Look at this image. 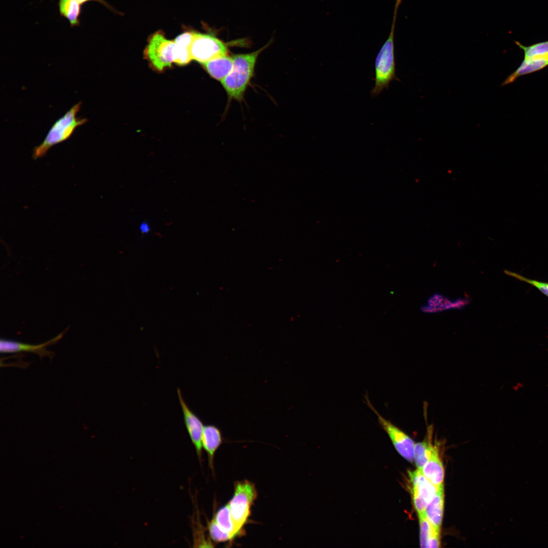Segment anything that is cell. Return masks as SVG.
Here are the masks:
<instances>
[{
    "mask_svg": "<svg viewBox=\"0 0 548 548\" xmlns=\"http://www.w3.org/2000/svg\"><path fill=\"white\" fill-rule=\"evenodd\" d=\"M443 485L439 487L432 500L427 505L425 515L429 521L441 531L444 508Z\"/></svg>",
    "mask_w": 548,
    "mask_h": 548,
    "instance_id": "2e32d148",
    "label": "cell"
},
{
    "mask_svg": "<svg viewBox=\"0 0 548 548\" xmlns=\"http://www.w3.org/2000/svg\"><path fill=\"white\" fill-rule=\"evenodd\" d=\"M67 328L53 338L41 344L30 345L22 343L14 340L1 339L0 341V351L1 353H14L22 352H30L37 354L41 358L49 357L52 358L54 353L47 350L46 348L55 344L63 336Z\"/></svg>",
    "mask_w": 548,
    "mask_h": 548,
    "instance_id": "30bf717a",
    "label": "cell"
},
{
    "mask_svg": "<svg viewBox=\"0 0 548 548\" xmlns=\"http://www.w3.org/2000/svg\"><path fill=\"white\" fill-rule=\"evenodd\" d=\"M142 232L146 233L150 231V226L147 223H142L140 226Z\"/></svg>",
    "mask_w": 548,
    "mask_h": 548,
    "instance_id": "4316f807",
    "label": "cell"
},
{
    "mask_svg": "<svg viewBox=\"0 0 548 548\" xmlns=\"http://www.w3.org/2000/svg\"><path fill=\"white\" fill-rule=\"evenodd\" d=\"M144 54L154 69L162 71L176 63L178 48L174 41L167 39L162 32L157 31L150 37Z\"/></svg>",
    "mask_w": 548,
    "mask_h": 548,
    "instance_id": "5b68a950",
    "label": "cell"
},
{
    "mask_svg": "<svg viewBox=\"0 0 548 548\" xmlns=\"http://www.w3.org/2000/svg\"><path fill=\"white\" fill-rule=\"evenodd\" d=\"M467 299H459L451 301L442 295L435 293L429 298L427 304L421 307V310L426 313H437L448 309H460L467 304Z\"/></svg>",
    "mask_w": 548,
    "mask_h": 548,
    "instance_id": "ac0fdd59",
    "label": "cell"
},
{
    "mask_svg": "<svg viewBox=\"0 0 548 548\" xmlns=\"http://www.w3.org/2000/svg\"><path fill=\"white\" fill-rule=\"evenodd\" d=\"M249 53L232 55L233 66L230 73L221 82L228 97L241 100L252 78L258 56L267 46Z\"/></svg>",
    "mask_w": 548,
    "mask_h": 548,
    "instance_id": "6da1fadb",
    "label": "cell"
},
{
    "mask_svg": "<svg viewBox=\"0 0 548 548\" xmlns=\"http://www.w3.org/2000/svg\"><path fill=\"white\" fill-rule=\"evenodd\" d=\"M77 1H78L79 2H80V3H81L82 5H83L84 4H85L86 3L89 2H97V3H99L101 4H102V5H104L105 7H107L108 8L110 9V10L113 9V8L110 6V5H109V4H108L104 0H77Z\"/></svg>",
    "mask_w": 548,
    "mask_h": 548,
    "instance_id": "484cf974",
    "label": "cell"
},
{
    "mask_svg": "<svg viewBox=\"0 0 548 548\" xmlns=\"http://www.w3.org/2000/svg\"><path fill=\"white\" fill-rule=\"evenodd\" d=\"M177 393L183 414V420L188 435L194 446L199 463L202 461V437L204 425L201 420L189 407L183 398L181 389Z\"/></svg>",
    "mask_w": 548,
    "mask_h": 548,
    "instance_id": "9c48e42d",
    "label": "cell"
},
{
    "mask_svg": "<svg viewBox=\"0 0 548 548\" xmlns=\"http://www.w3.org/2000/svg\"><path fill=\"white\" fill-rule=\"evenodd\" d=\"M420 470L422 474L437 488L443 485L444 470L439 456L438 446L436 443L429 459Z\"/></svg>",
    "mask_w": 548,
    "mask_h": 548,
    "instance_id": "7c38bea8",
    "label": "cell"
},
{
    "mask_svg": "<svg viewBox=\"0 0 548 548\" xmlns=\"http://www.w3.org/2000/svg\"><path fill=\"white\" fill-rule=\"evenodd\" d=\"M401 0H396L390 33L378 52L374 62V84L370 91L372 97L387 89L390 82L399 80L396 76L394 35L396 14Z\"/></svg>",
    "mask_w": 548,
    "mask_h": 548,
    "instance_id": "7a4b0ae2",
    "label": "cell"
},
{
    "mask_svg": "<svg viewBox=\"0 0 548 548\" xmlns=\"http://www.w3.org/2000/svg\"><path fill=\"white\" fill-rule=\"evenodd\" d=\"M213 78L221 82L231 71L233 66L232 56L225 54L202 64Z\"/></svg>",
    "mask_w": 548,
    "mask_h": 548,
    "instance_id": "9a60e30c",
    "label": "cell"
},
{
    "mask_svg": "<svg viewBox=\"0 0 548 548\" xmlns=\"http://www.w3.org/2000/svg\"><path fill=\"white\" fill-rule=\"evenodd\" d=\"M213 517L220 528L227 532L232 539L236 536L243 535L232 520L228 503L216 511Z\"/></svg>",
    "mask_w": 548,
    "mask_h": 548,
    "instance_id": "ffe728a7",
    "label": "cell"
},
{
    "mask_svg": "<svg viewBox=\"0 0 548 548\" xmlns=\"http://www.w3.org/2000/svg\"><path fill=\"white\" fill-rule=\"evenodd\" d=\"M207 530L211 540L215 542H231L233 539L230 536L218 525L214 518L207 520Z\"/></svg>",
    "mask_w": 548,
    "mask_h": 548,
    "instance_id": "7402d4cb",
    "label": "cell"
},
{
    "mask_svg": "<svg viewBox=\"0 0 548 548\" xmlns=\"http://www.w3.org/2000/svg\"><path fill=\"white\" fill-rule=\"evenodd\" d=\"M257 497V492L253 483L248 480L235 483L234 493L228 504L232 520L243 535L251 515V507Z\"/></svg>",
    "mask_w": 548,
    "mask_h": 548,
    "instance_id": "277c9868",
    "label": "cell"
},
{
    "mask_svg": "<svg viewBox=\"0 0 548 548\" xmlns=\"http://www.w3.org/2000/svg\"><path fill=\"white\" fill-rule=\"evenodd\" d=\"M82 5L77 0H58L59 14L68 21L71 27H74L80 25Z\"/></svg>",
    "mask_w": 548,
    "mask_h": 548,
    "instance_id": "d6986e66",
    "label": "cell"
},
{
    "mask_svg": "<svg viewBox=\"0 0 548 548\" xmlns=\"http://www.w3.org/2000/svg\"><path fill=\"white\" fill-rule=\"evenodd\" d=\"M193 536V546L214 547L211 539L206 536V529L200 523L198 512H194L191 520Z\"/></svg>",
    "mask_w": 548,
    "mask_h": 548,
    "instance_id": "44dd1931",
    "label": "cell"
},
{
    "mask_svg": "<svg viewBox=\"0 0 548 548\" xmlns=\"http://www.w3.org/2000/svg\"><path fill=\"white\" fill-rule=\"evenodd\" d=\"M420 525V544L421 547L437 548L440 546V531L427 519L425 513L418 515Z\"/></svg>",
    "mask_w": 548,
    "mask_h": 548,
    "instance_id": "5bb4252c",
    "label": "cell"
},
{
    "mask_svg": "<svg viewBox=\"0 0 548 548\" xmlns=\"http://www.w3.org/2000/svg\"><path fill=\"white\" fill-rule=\"evenodd\" d=\"M516 44L522 49L524 53V58L548 53V41L537 43L530 46H525L518 41Z\"/></svg>",
    "mask_w": 548,
    "mask_h": 548,
    "instance_id": "603a6c76",
    "label": "cell"
},
{
    "mask_svg": "<svg viewBox=\"0 0 548 548\" xmlns=\"http://www.w3.org/2000/svg\"><path fill=\"white\" fill-rule=\"evenodd\" d=\"M504 273L519 281L525 282L537 288L541 293L548 297V282H543L527 278L523 276L507 270Z\"/></svg>",
    "mask_w": 548,
    "mask_h": 548,
    "instance_id": "cb8c5ba5",
    "label": "cell"
},
{
    "mask_svg": "<svg viewBox=\"0 0 548 548\" xmlns=\"http://www.w3.org/2000/svg\"><path fill=\"white\" fill-rule=\"evenodd\" d=\"M547 66H548V53L524 58L517 70L506 78L502 85L504 86L512 83L521 76L537 72Z\"/></svg>",
    "mask_w": 548,
    "mask_h": 548,
    "instance_id": "4fadbf2b",
    "label": "cell"
},
{
    "mask_svg": "<svg viewBox=\"0 0 548 548\" xmlns=\"http://www.w3.org/2000/svg\"><path fill=\"white\" fill-rule=\"evenodd\" d=\"M427 435L422 441L415 443L414 460L417 469H421L429 459L436 443L432 441L433 427L428 426Z\"/></svg>",
    "mask_w": 548,
    "mask_h": 548,
    "instance_id": "e0dca14e",
    "label": "cell"
},
{
    "mask_svg": "<svg viewBox=\"0 0 548 548\" xmlns=\"http://www.w3.org/2000/svg\"><path fill=\"white\" fill-rule=\"evenodd\" d=\"M192 60L201 64L228 54L227 45L211 34L194 31L190 47Z\"/></svg>",
    "mask_w": 548,
    "mask_h": 548,
    "instance_id": "8992f818",
    "label": "cell"
},
{
    "mask_svg": "<svg viewBox=\"0 0 548 548\" xmlns=\"http://www.w3.org/2000/svg\"><path fill=\"white\" fill-rule=\"evenodd\" d=\"M408 475L415 508L418 515L424 513L438 488L432 484L419 469L409 472Z\"/></svg>",
    "mask_w": 548,
    "mask_h": 548,
    "instance_id": "ba28073f",
    "label": "cell"
},
{
    "mask_svg": "<svg viewBox=\"0 0 548 548\" xmlns=\"http://www.w3.org/2000/svg\"><path fill=\"white\" fill-rule=\"evenodd\" d=\"M365 399L367 405L377 416L379 424L389 436L396 450L403 458L412 462L414 460L415 441L390 420H387L381 416L370 402L367 394L365 396Z\"/></svg>",
    "mask_w": 548,
    "mask_h": 548,
    "instance_id": "52a82bcc",
    "label": "cell"
},
{
    "mask_svg": "<svg viewBox=\"0 0 548 548\" xmlns=\"http://www.w3.org/2000/svg\"><path fill=\"white\" fill-rule=\"evenodd\" d=\"M81 102L72 106L52 125L42 143L33 148V159L44 156L51 147L70 138L75 129L87 122L86 118L77 117Z\"/></svg>",
    "mask_w": 548,
    "mask_h": 548,
    "instance_id": "3957f363",
    "label": "cell"
},
{
    "mask_svg": "<svg viewBox=\"0 0 548 548\" xmlns=\"http://www.w3.org/2000/svg\"><path fill=\"white\" fill-rule=\"evenodd\" d=\"M223 442V436L220 429L216 425L208 424L204 426L202 437V448L208 455L209 465L214 472V459L217 450Z\"/></svg>",
    "mask_w": 548,
    "mask_h": 548,
    "instance_id": "8fae6325",
    "label": "cell"
},
{
    "mask_svg": "<svg viewBox=\"0 0 548 548\" xmlns=\"http://www.w3.org/2000/svg\"><path fill=\"white\" fill-rule=\"evenodd\" d=\"M194 31H186L179 35L174 40L177 45L181 47L190 49Z\"/></svg>",
    "mask_w": 548,
    "mask_h": 548,
    "instance_id": "d4e9b609",
    "label": "cell"
}]
</instances>
